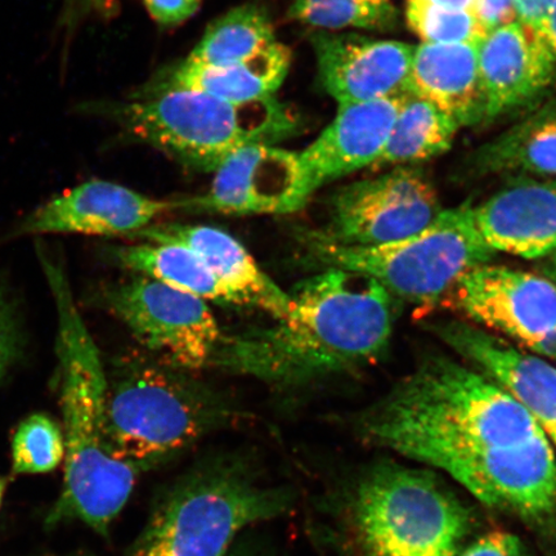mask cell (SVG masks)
Instances as JSON below:
<instances>
[{
  "label": "cell",
  "instance_id": "cell-1",
  "mask_svg": "<svg viewBox=\"0 0 556 556\" xmlns=\"http://www.w3.org/2000/svg\"><path fill=\"white\" fill-rule=\"evenodd\" d=\"M379 446L440 469L479 502L531 520L556 514V457L536 420L495 381L438 357L361 420Z\"/></svg>",
  "mask_w": 556,
  "mask_h": 556
},
{
  "label": "cell",
  "instance_id": "cell-2",
  "mask_svg": "<svg viewBox=\"0 0 556 556\" xmlns=\"http://www.w3.org/2000/svg\"><path fill=\"white\" fill-rule=\"evenodd\" d=\"M287 317L229 333L211 368L295 391L372 363L393 332V296L370 277L323 269L291 294Z\"/></svg>",
  "mask_w": 556,
  "mask_h": 556
},
{
  "label": "cell",
  "instance_id": "cell-3",
  "mask_svg": "<svg viewBox=\"0 0 556 556\" xmlns=\"http://www.w3.org/2000/svg\"><path fill=\"white\" fill-rule=\"evenodd\" d=\"M58 313L61 407L64 416V489L45 525L78 520L108 539L144 472L117 460L108 440V375L99 348L76 305L64 264L38 247Z\"/></svg>",
  "mask_w": 556,
  "mask_h": 556
},
{
  "label": "cell",
  "instance_id": "cell-4",
  "mask_svg": "<svg viewBox=\"0 0 556 556\" xmlns=\"http://www.w3.org/2000/svg\"><path fill=\"white\" fill-rule=\"evenodd\" d=\"M295 502L254 458L208 456L157 493L127 556H226L249 527L287 516Z\"/></svg>",
  "mask_w": 556,
  "mask_h": 556
},
{
  "label": "cell",
  "instance_id": "cell-5",
  "mask_svg": "<svg viewBox=\"0 0 556 556\" xmlns=\"http://www.w3.org/2000/svg\"><path fill=\"white\" fill-rule=\"evenodd\" d=\"M194 372L146 352L115 361L108 375V440L117 460L143 472L173 460L243 414Z\"/></svg>",
  "mask_w": 556,
  "mask_h": 556
},
{
  "label": "cell",
  "instance_id": "cell-6",
  "mask_svg": "<svg viewBox=\"0 0 556 556\" xmlns=\"http://www.w3.org/2000/svg\"><path fill=\"white\" fill-rule=\"evenodd\" d=\"M122 134L198 172H215L253 144H276L303 128L301 114L276 97L231 102L190 89H141L129 101L96 104Z\"/></svg>",
  "mask_w": 556,
  "mask_h": 556
},
{
  "label": "cell",
  "instance_id": "cell-7",
  "mask_svg": "<svg viewBox=\"0 0 556 556\" xmlns=\"http://www.w3.org/2000/svg\"><path fill=\"white\" fill-rule=\"evenodd\" d=\"M305 256L324 269H343L372 278L393 298L434 304L470 269L490 263L475 219V206L443 208L422 231L379 247H348L309 229L298 235Z\"/></svg>",
  "mask_w": 556,
  "mask_h": 556
},
{
  "label": "cell",
  "instance_id": "cell-8",
  "mask_svg": "<svg viewBox=\"0 0 556 556\" xmlns=\"http://www.w3.org/2000/svg\"><path fill=\"white\" fill-rule=\"evenodd\" d=\"M348 505L364 556H458L471 531L454 493L429 472L400 465L367 472Z\"/></svg>",
  "mask_w": 556,
  "mask_h": 556
},
{
  "label": "cell",
  "instance_id": "cell-9",
  "mask_svg": "<svg viewBox=\"0 0 556 556\" xmlns=\"http://www.w3.org/2000/svg\"><path fill=\"white\" fill-rule=\"evenodd\" d=\"M100 301L146 353L186 371L211 368L225 337L207 302L149 277L110 285Z\"/></svg>",
  "mask_w": 556,
  "mask_h": 556
},
{
  "label": "cell",
  "instance_id": "cell-10",
  "mask_svg": "<svg viewBox=\"0 0 556 556\" xmlns=\"http://www.w3.org/2000/svg\"><path fill=\"white\" fill-rule=\"evenodd\" d=\"M442 212L426 174L397 166L340 187L330 198L328 226L313 231L340 245L379 247L422 231Z\"/></svg>",
  "mask_w": 556,
  "mask_h": 556
},
{
  "label": "cell",
  "instance_id": "cell-11",
  "mask_svg": "<svg viewBox=\"0 0 556 556\" xmlns=\"http://www.w3.org/2000/svg\"><path fill=\"white\" fill-rule=\"evenodd\" d=\"M447 298L472 321L556 359V283L548 278L485 263L465 274Z\"/></svg>",
  "mask_w": 556,
  "mask_h": 556
},
{
  "label": "cell",
  "instance_id": "cell-12",
  "mask_svg": "<svg viewBox=\"0 0 556 556\" xmlns=\"http://www.w3.org/2000/svg\"><path fill=\"white\" fill-rule=\"evenodd\" d=\"M211 189L182 199V212L226 215H282L303 208L301 164L295 152L253 144L229 156L214 172Z\"/></svg>",
  "mask_w": 556,
  "mask_h": 556
},
{
  "label": "cell",
  "instance_id": "cell-13",
  "mask_svg": "<svg viewBox=\"0 0 556 556\" xmlns=\"http://www.w3.org/2000/svg\"><path fill=\"white\" fill-rule=\"evenodd\" d=\"M311 45L319 85L338 104L400 99L409 93L415 46L329 31L313 34Z\"/></svg>",
  "mask_w": 556,
  "mask_h": 556
},
{
  "label": "cell",
  "instance_id": "cell-14",
  "mask_svg": "<svg viewBox=\"0 0 556 556\" xmlns=\"http://www.w3.org/2000/svg\"><path fill=\"white\" fill-rule=\"evenodd\" d=\"M182 211V200H159L108 180L92 179L35 208L16 235L131 236L160 215Z\"/></svg>",
  "mask_w": 556,
  "mask_h": 556
},
{
  "label": "cell",
  "instance_id": "cell-15",
  "mask_svg": "<svg viewBox=\"0 0 556 556\" xmlns=\"http://www.w3.org/2000/svg\"><path fill=\"white\" fill-rule=\"evenodd\" d=\"M403 97L339 104L329 127L298 154L303 207L321 187L378 162L391 135Z\"/></svg>",
  "mask_w": 556,
  "mask_h": 556
},
{
  "label": "cell",
  "instance_id": "cell-16",
  "mask_svg": "<svg viewBox=\"0 0 556 556\" xmlns=\"http://www.w3.org/2000/svg\"><path fill=\"white\" fill-rule=\"evenodd\" d=\"M437 332L452 350L509 393L556 447L555 366L468 324H444Z\"/></svg>",
  "mask_w": 556,
  "mask_h": 556
},
{
  "label": "cell",
  "instance_id": "cell-17",
  "mask_svg": "<svg viewBox=\"0 0 556 556\" xmlns=\"http://www.w3.org/2000/svg\"><path fill=\"white\" fill-rule=\"evenodd\" d=\"M477 47L486 122L538 100L553 85L556 59L541 35L519 21L486 31Z\"/></svg>",
  "mask_w": 556,
  "mask_h": 556
},
{
  "label": "cell",
  "instance_id": "cell-18",
  "mask_svg": "<svg viewBox=\"0 0 556 556\" xmlns=\"http://www.w3.org/2000/svg\"><path fill=\"white\" fill-rule=\"evenodd\" d=\"M475 219L493 252L548 258L556 252V178L513 179L475 207Z\"/></svg>",
  "mask_w": 556,
  "mask_h": 556
},
{
  "label": "cell",
  "instance_id": "cell-19",
  "mask_svg": "<svg viewBox=\"0 0 556 556\" xmlns=\"http://www.w3.org/2000/svg\"><path fill=\"white\" fill-rule=\"evenodd\" d=\"M143 241L178 243L192 250L208 269L240 299L276 319L289 315L293 299L261 268L242 243L224 229L212 226L151 225L131 236Z\"/></svg>",
  "mask_w": 556,
  "mask_h": 556
},
{
  "label": "cell",
  "instance_id": "cell-20",
  "mask_svg": "<svg viewBox=\"0 0 556 556\" xmlns=\"http://www.w3.org/2000/svg\"><path fill=\"white\" fill-rule=\"evenodd\" d=\"M409 92L433 103L460 128L486 122L477 46H415Z\"/></svg>",
  "mask_w": 556,
  "mask_h": 556
},
{
  "label": "cell",
  "instance_id": "cell-21",
  "mask_svg": "<svg viewBox=\"0 0 556 556\" xmlns=\"http://www.w3.org/2000/svg\"><path fill=\"white\" fill-rule=\"evenodd\" d=\"M291 66L288 46L275 41L252 58L220 66L173 65L142 89H190L231 102H253L275 97Z\"/></svg>",
  "mask_w": 556,
  "mask_h": 556
},
{
  "label": "cell",
  "instance_id": "cell-22",
  "mask_svg": "<svg viewBox=\"0 0 556 556\" xmlns=\"http://www.w3.org/2000/svg\"><path fill=\"white\" fill-rule=\"evenodd\" d=\"M110 258L134 275L152 278L185 294L222 305H242L191 249L178 243L142 241L111 249Z\"/></svg>",
  "mask_w": 556,
  "mask_h": 556
},
{
  "label": "cell",
  "instance_id": "cell-23",
  "mask_svg": "<svg viewBox=\"0 0 556 556\" xmlns=\"http://www.w3.org/2000/svg\"><path fill=\"white\" fill-rule=\"evenodd\" d=\"M471 165L479 174L556 178V100L483 144Z\"/></svg>",
  "mask_w": 556,
  "mask_h": 556
},
{
  "label": "cell",
  "instance_id": "cell-24",
  "mask_svg": "<svg viewBox=\"0 0 556 556\" xmlns=\"http://www.w3.org/2000/svg\"><path fill=\"white\" fill-rule=\"evenodd\" d=\"M458 124L433 103L409 92L395 117L391 135L374 168L412 166L451 149Z\"/></svg>",
  "mask_w": 556,
  "mask_h": 556
},
{
  "label": "cell",
  "instance_id": "cell-25",
  "mask_svg": "<svg viewBox=\"0 0 556 556\" xmlns=\"http://www.w3.org/2000/svg\"><path fill=\"white\" fill-rule=\"evenodd\" d=\"M275 41L268 11L258 3H245L214 20L184 61L203 66L232 64L252 58Z\"/></svg>",
  "mask_w": 556,
  "mask_h": 556
},
{
  "label": "cell",
  "instance_id": "cell-26",
  "mask_svg": "<svg viewBox=\"0 0 556 556\" xmlns=\"http://www.w3.org/2000/svg\"><path fill=\"white\" fill-rule=\"evenodd\" d=\"M288 17L321 31L393 29L399 11L391 0H289Z\"/></svg>",
  "mask_w": 556,
  "mask_h": 556
},
{
  "label": "cell",
  "instance_id": "cell-27",
  "mask_svg": "<svg viewBox=\"0 0 556 556\" xmlns=\"http://www.w3.org/2000/svg\"><path fill=\"white\" fill-rule=\"evenodd\" d=\"M65 458V438L59 424L45 414H34L20 424L12 442L15 475H46Z\"/></svg>",
  "mask_w": 556,
  "mask_h": 556
},
{
  "label": "cell",
  "instance_id": "cell-28",
  "mask_svg": "<svg viewBox=\"0 0 556 556\" xmlns=\"http://www.w3.org/2000/svg\"><path fill=\"white\" fill-rule=\"evenodd\" d=\"M409 29L429 45L478 46L486 29L476 13L407 2Z\"/></svg>",
  "mask_w": 556,
  "mask_h": 556
},
{
  "label": "cell",
  "instance_id": "cell-29",
  "mask_svg": "<svg viewBox=\"0 0 556 556\" xmlns=\"http://www.w3.org/2000/svg\"><path fill=\"white\" fill-rule=\"evenodd\" d=\"M24 351L20 312L9 291L0 287V380L16 365Z\"/></svg>",
  "mask_w": 556,
  "mask_h": 556
},
{
  "label": "cell",
  "instance_id": "cell-30",
  "mask_svg": "<svg viewBox=\"0 0 556 556\" xmlns=\"http://www.w3.org/2000/svg\"><path fill=\"white\" fill-rule=\"evenodd\" d=\"M115 12L114 0H64L59 29L68 46L76 31L92 17H109Z\"/></svg>",
  "mask_w": 556,
  "mask_h": 556
},
{
  "label": "cell",
  "instance_id": "cell-31",
  "mask_svg": "<svg viewBox=\"0 0 556 556\" xmlns=\"http://www.w3.org/2000/svg\"><path fill=\"white\" fill-rule=\"evenodd\" d=\"M146 11L163 27L182 25L197 15L203 0H142Z\"/></svg>",
  "mask_w": 556,
  "mask_h": 556
},
{
  "label": "cell",
  "instance_id": "cell-32",
  "mask_svg": "<svg viewBox=\"0 0 556 556\" xmlns=\"http://www.w3.org/2000/svg\"><path fill=\"white\" fill-rule=\"evenodd\" d=\"M458 556H527V553L516 534L491 532L464 547Z\"/></svg>",
  "mask_w": 556,
  "mask_h": 556
},
{
  "label": "cell",
  "instance_id": "cell-33",
  "mask_svg": "<svg viewBox=\"0 0 556 556\" xmlns=\"http://www.w3.org/2000/svg\"><path fill=\"white\" fill-rule=\"evenodd\" d=\"M479 20L486 31L517 21L514 0H479Z\"/></svg>",
  "mask_w": 556,
  "mask_h": 556
},
{
  "label": "cell",
  "instance_id": "cell-34",
  "mask_svg": "<svg viewBox=\"0 0 556 556\" xmlns=\"http://www.w3.org/2000/svg\"><path fill=\"white\" fill-rule=\"evenodd\" d=\"M556 0H514L517 21L534 31H539L547 13L552 11Z\"/></svg>",
  "mask_w": 556,
  "mask_h": 556
},
{
  "label": "cell",
  "instance_id": "cell-35",
  "mask_svg": "<svg viewBox=\"0 0 556 556\" xmlns=\"http://www.w3.org/2000/svg\"><path fill=\"white\" fill-rule=\"evenodd\" d=\"M226 556H287L275 546H268L264 542L253 538H247V534L235 542L231 551Z\"/></svg>",
  "mask_w": 556,
  "mask_h": 556
},
{
  "label": "cell",
  "instance_id": "cell-36",
  "mask_svg": "<svg viewBox=\"0 0 556 556\" xmlns=\"http://www.w3.org/2000/svg\"><path fill=\"white\" fill-rule=\"evenodd\" d=\"M409 3L440 7V9L479 12V0H407Z\"/></svg>",
  "mask_w": 556,
  "mask_h": 556
},
{
  "label": "cell",
  "instance_id": "cell-37",
  "mask_svg": "<svg viewBox=\"0 0 556 556\" xmlns=\"http://www.w3.org/2000/svg\"><path fill=\"white\" fill-rule=\"evenodd\" d=\"M538 33L541 35V38L544 39L548 50H551L556 59V3L552 11L547 13Z\"/></svg>",
  "mask_w": 556,
  "mask_h": 556
},
{
  "label": "cell",
  "instance_id": "cell-38",
  "mask_svg": "<svg viewBox=\"0 0 556 556\" xmlns=\"http://www.w3.org/2000/svg\"><path fill=\"white\" fill-rule=\"evenodd\" d=\"M547 270L548 274H551V276L556 281V252L553 255L548 256Z\"/></svg>",
  "mask_w": 556,
  "mask_h": 556
},
{
  "label": "cell",
  "instance_id": "cell-39",
  "mask_svg": "<svg viewBox=\"0 0 556 556\" xmlns=\"http://www.w3.org/2000/svg\"><path fill=\"white\" fill-rule=\"evenodd\" d=\"M5 485H7L5 479L0 478V506H2L3 496H4V492H5Z\"/></svg>",
  "mask_w": 556,
  "mask_h": 556
},
{
  "label": "cell",
  "instance_id": "cell-40",
  "mask_svg": "<svg viewBox=\"0 0 556 556\" xmlns=\"http://www.w3.org/2000/svg\"><path fill=\"white\" fill-rule=\"evenodd\" d=\"M61 556H93V555H89V554H70V555H61Z\"/></svg>",
  "mask_w": 556,
  "mask_h": 556
}]
</instances>
